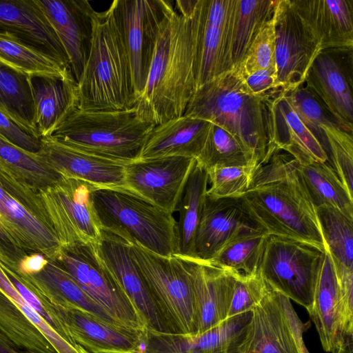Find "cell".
Segmentation results:
<instances>
[{"label": "cell", "mask_w": 353, "mask_h": 353, "mask_svg": "<svg viewBox=\"0 0 353 353\" xmlns=\"http://www.w3.org/2000/svg\"><path fill=\"white\" fill-rule=\"evenodd\" d=\"M113 2L130 61L136 101L146 85L160 23L168 1L114 0Z\"/></svg>", "instance_id": "15"}, {"label": "cell", "mask_w": 353, "mask_h": 353, "mask_svg": "<svg viewBox=\"0 0 353 353\" xmlns=\"http://www.w3.org/2000/svg\"><path fill=\"white\" fill-rule=\"evenodd\" d=\"M0 332L21 349L34 353H57L16 303L1 291Z\"/></svg>", "instance_id": "39"}, {"label": "cell", "mask_w": 353, "mask_h": 353, "mask_svg": "<svg viewBox=\"0 0 353 353\" xmlns=\"http://www.w3.org/2000/svg\"><path fill=\"white\" fill-rule=\"evenodd\" d=\"M92 200L102 229L163 256L176 254L173 214L126 191L95 188Z\"/></svg>", "instance_id": "6"}, {"label": "cell", "mask_w": 353, "mask_h": 353, "mask_svg": "<svg viewBox=\"0 0 353 353\" xmlns=\"http://www.w3.org/2000/svg\"><path fill=\"white\" fill-rule=\"evenodd\" d=\"M50 304L72 339L88 352H140L146 330L108 322L77 308Z\"/></svg>", "instance_id": "19"}, {"label": "cell", "mask_w": 353, "mask_h": 353, "mask_svg": "<svg viewBox=\"0 0 353 353\" xmlns=\"http://www.w3.org/2000/svg\"><path fill=\"white\" fill-rule=\"evenodd\" d=\"M236 4V0H199L194 66L196 89L234 67Z\"/></svg>", "instance_id": "14"}, {"label": "cell", "mask_w": 353, "mask_h": 353, "mask_svg": "<svg viewBox=\"0 0 353 353\" xmlns=\"http://www.w3.org/2000/svg\"><path fill=\"white\" fill-rule=\"evenodd\" d=\"M99 255L146 330L170 332L136 262L128 241L103 230L96 244Z\"/></svg>", "instance_id": "16"}, {"label": "cell", "mask_w": 353, "mask_h": 353, "mask_svg": "<svg viewBox=\"0 0 353 353\" xmlns=\"http://www.w3.org/2000/svg\"><path fill=\"white\" fill-rule=\"evenodd\" d=\"M208 184L207 171L195 159L178 203L177 251L175 256L191 258Z\"/></svg>", "instance_id": "33"}, {"label": "cell", "mask_w": 353, "mask_h": 353, "mask_svg": "<svg viewBox=\"0 0 353 353\" xmlns=\"http://www.w3.org/2000/svg\"><path fill=\"white\" fill-rule=\"evenodd\" d=\"M0 32L13 35L71 70L65 49L36 0H0Z\"/></svg>", "instance_id": "27"}, {"label": "cell", "mask_w": 353, "mask_h": 353, "mask_svg": "<svg viewBox=\"0 0 353 353\" xmlns=\"http://www.w3.org/2000/svg\"><path fill=\"white\" fill-rule=\"evenodd\" d=\"M177 257L181 260L192 280L196 334H201L227 319L234 292V274L208 262Z\"/></svg>", "instance_id": "23"}, {"label": "cell", "mask_w": 353, "mask_h": 353, "mask_svg": "<svg viewBox=\"0 0 353 353\" xmlns=\"http://www.w3.org/2000/svg\"><path fill=\"white\" fill-rule=\"evenodd\" d=\"M328 148V159L339 179L353 196V137L338 126L322 128Z\"/></svg>", "instance_id": "45"}, {"label": "cell", "mask_w": 353, "mask_h": 353, "mask_svg": "<svg viewBox=\"0 0 353 353\" xmlns=\"http://www.w3.org/2000/svg\"><path fill=\"white\" fill-rule=\"evenodd\" d=\"M212 123L185 115L154 125L140 159L166 157L196 159L206 141Z\"/></svg>", "instance_id": "30"}, {"label": "cell", "mask_w": 353, "mask_h": 353, "mask_svg": "<svg viewBox=\"0 0 353 353\" xmlns=\"http://www.w3.org/2000/svg\"><path fill=\"white\" fill-rule=\"evenodd\" d=\"M277 0H236L232 31L233 65L239 64L263 23L274 12Z\"/></svg>", "instance_id": "38"}, {"label": "cell", "mask_w": 353, "mask_h": 353, "mask_svg": "<svg viewBox=\"0 0 353 353\" xmlns=\"http://www.w3.org/2000/svg\"><path fill=\"white\" fill-rule=\"evenodd\" d=\"M0 224L28 253L56 261L61 246L39 191L0 171Z\"/></svg>", "instance_id": "8"}, {"label": "cell", "mask_w": 353, "mask_h": 353, "mask_svg": "<svg viewBox=\"0 0 353 353\" xmlns=\"http://www.w3.org/2000/svg\"><path fill=\"white\" fill-rule=\"evenodd\" d=\"M0 291L16 303L27 318L41 331L57 353H90L80 345L72 344L64 339L23 300L5 273L1 263Z\"/></svg>", "instance_id": "44"}, {"label": "cell", "mask_w": 353, "mask_h": 353, "mask_svg": "<svg viewBox=\"0 0 353 353\" xmlns=\"http://www.w3.org/2000/svg\"><path fill=\"white\" fill-rule=\"evenodd\" d=\"M304 84L335 117L353 128V48L322 50Z\"/></svg>", "instance_id": "18"}, {"label": "cell", "mask_w": 353, "mask_h": 353, "mask_svg": "<svg viewBox=\"0 0 353 353\" xmlns=\"http://www.w3.org/2000/svg\"><path fill=\"white\" fill-rule=\"evenodd\" d=\"M307 311L325 352H353V339L345 331L334 264L327 250L318 272L312 303Z\"/></svg>", "instance_id": "21"}, {"label": "cell", "mask_w": 353, "mask_h": 353, "mask_svg": "<svg viewBox=\"0 0 353 353\" xmlns=\"http://www.w3.org/2000/svg\"><path fill=\"white\" fill-rule=\"evenodd\" d=\"M0 135L28 152L39 153L41 149V139L28 132L1 111Z\"/></svg>", "instance_id": "49"}, {"label": "cell", "mask_w": 353, "mask_h": 353, "mask_svg": "<svg viewBox=\"0 0 353 353\" xmlns=\"http://www.w3.org/2000/svg\"><path fill=\"white\" fill-rule=\"evenodd\" d=\"M275 28L273 16L256 34L242 61L238 64L244 77L275 65Z\"/></svg>", "instance_id": "46"}, {"label": "cell", "mask_w": 353, "mask_h": 353, "mask_svg": "<svg viewBox=\"0 0 353 353\" xmlns=\"http://www.w3.org/2000/svg\"><path fill=\"white\" fill-rule=\"evenodd\" d=\"M68 55L78 83L87 63L95 10L86 0H36Z\"/></svg>", "instance_id": "20"}, {"label": "cell", "mask_w": 353, "mask_h": 353, "mask_svg": "<svg viewBox=\"0 0 353 353\" xmlns=\"http://www.w3.org/2000/svg\"><path fill=\"white\" fill-rule=\"evenodd\" d=\"M274 18L277 82L286 93L304 83L322 49L291 0H277Z\"/></svg>", "instance_id": "13"}, {"label": "cell", "mask_w": 353, "mask_h": 353, "mask_svg": "<svg viewBox=\"0 0 353 353\" xmlns=\"http://www.w3.org/2000/svg\"><path fill=\"white\" fill-rule=\"evenodd\" d=\"M250 312L236 353H303L307 348L303 333L310 323L301 321L288 296L268 285Z\"/></svg>", "instance_id": "10"}, {"label": "cell", "mask_w": 353, "mask_h": 353, "mask_svg": "<svg viewBox=\"0 0 353 353\" xmlns=\"http://www.w3.org/2000/svg\"><path fill=\"white\" fill-rule=\"evenodd\" d=\"M244 83L250 94L265 101L283 92L278 85L276 65L244 77Z\"/></svg>", "instance_id": "48"}, {"label": "cell", "mask_w": 353, "mask_h": 353, "mask_svg": "<svg viewBox=\"0 0 353 353\" xmlns=\"http://www.w3.org/2000/svg\"><path fill=\"white\" fill-rule=\"evenodd\" d=\"M295 159L274 153L254 172L252 187L241 196L250 219L268 234L326 250L316 208L298 181Z\"/></svg>", "instance_id": "2"}, {"label": "cell", "mask_w": 353, "mask_h": 353, "mask_svg": "<svg viewBox=\"0 0 353 353\" xmlns=\"http://www.w3.org/2000/svg\"><path fill=\"white\" fill-rule=\"evenodd\" d=\"M265 104L269 141L274 151H285L300 164L329 161L323 145L300 119L285 92H280Z\"/></svg>", "instance_id": "25"}, {"label": "cell", "mask_w": 353, "mask_h": 353, "mask_svg": "<svg viewBox=\"0 0 353 353\" xmlns=\"http://www.w3.org/2000/svg\"><path fill=\"white\" fill-rule=\"evenodd\" d=\"M0 61L29 77H73L58 61L8 33L0 32Z\"/></svg>", "instance_id": "37"}, {"label": "cell", "mask_w": 353, "mask_h": 353, "mask_svg": "<svg viewBox=\"0 0 353 353\" xmlns=\"http://www.w3.org/2000/svg\"><path fill=\"white\" fill-rule=\"evenodd\" d=\"M128 241L131 255L170 332L196 334L192 283L181 260L175 255H159L134 241Z\"/></svg>", "instance_id": "7"}, {"label": "cell", "mask_w": 353, "mask_h": 353, "mask_svg": "<svg viewBox=\"0 0 353 353\" xmlns=\"http://www.w3.org/2000/svg\"><path fill=\"white\" fill-rule=\"evenodd\" d=\"M34 122L39 138L51 136L79 107L78 85L73 77L30 76Z\"/></svg>", "instance_id": "28"}, {"label": "cell", "mask_w": 353, "mask_h": 353, "mask_svg": "<svg viewBox=\"0 0 353 353\" xmlns=\"http://www.w3.org/2000/svg\"><path fill=\"white\" fill-rule=\"evenodd\" d=\"M268 235L258 226L246 228L227 243L208 263L245 275L256 274L259 272Z\"/></svg>", "instance_id": "35"}, {"label": "cell", "mask_w": 353, "mask_h": 353, "mask_svg": "<svg viewBox=\"0 0 353 353\" xmlns=\"http://www.w3.org/2000/svg\"><path fill=\"white\" fill-rule=\"evenodd\" d=\"M303 353H310L307 350V348H305L303 351Z\"/></svg>", "instance_id": "53"}, {"label": "cell", "mask_w": 353, "mask_h": 353, "mask_svg": "<svg viewBox=\"0 0 353 353\" xmlns=\"http://www.w3.org/2000/svg\"><path fill=\"white\" fill-rule=\"evenodd\" d=\"M48 260L49 259L42 254L28 253L21 261L16 272L21 275L36 274L43 269Z\"/></svg>", "instance_id": "51"}, {"label": "cell", "mask_w": 353, "mask_h": 353, "mask_svg": "<svg viewBox=\"0 0 353 353\" xmlns=\"http://www.w3.org/2000/svg\"><path fill=\"white\" fill-rule=\"evenodd\" d=\"M28 254L0 224V262L17 272Z\"/></svg>", "instance_id": "50"}, {"label": "cell", "mask_w": 353, "mask_h": 353, "mask_svg": "<svg viewBox=\"0 0 353 353\" xmlns=\"http://www.w3.org/2000/svg\"><path fill=\"white\" fill-rule=\"evenodd\" d=\"M196 161L205 170L213 167L243 166L255 161L241 141L223 128L211 124L204 147Z\"/></svg>", "instance_id": "41"}, {"label": "cell", "mask_w": 353, "mask_h": 353, "mask_svg": "<svg viewBox=\"0 0 353 353\" xmlns=\"http://www.w3.org/2000/svg\"><path fill=\"white\" fill-rule=\"evenodd\" d=\"M0 171L36 191L52 186L63 178L39 152H28L1 135Z\"/></svg>", "instance_id": "34"}, {"label": "cell", "mask_w": 353, "mask_h": 353, "mask_svg": "<svg viewBox=\"0 0 353 353\" xmlns=\"http://www.w3.org/2000/svg\"><path fill=\"white\" fill-rule=\"evenodd\" d=\"M154 127L134 108L107 111L77 108L50 137L88 154L126 165L140 159Z\"/></svg>", "instance_id": "5"}, {"label": "cell", "mask_w": 353, "mask_h": 353, "mask_svg": "<svg viewBox=\"0 0 353 353\" xmlns=\"http://www.w3.org/2000/svg\"><path fill=\"white\" fill-rule=\"evenodd\" d=\"M82 110H121L133 108L136 97L128 55L114 3L95 12L91 48L77 83Z\"/></svg>", "instance_id": "4"}, {"label": "cell", "mask_w": 353, "mask_h": 353, "mask_svg": "<svg viewBox=\"0 0 353 353\" xmlns=\"http://www.w3.org/2000/svg\"><path fill=\"white\" fill-rule=\"evenodd\" d=\"M168 1L145 87L133 108L154 125L184 114L196 85L194 72L199 0Z\"/></svg>", "instance_id": "1"}, {"label": "cell", "mask_w": 353, "mask_h": 353, "mask_svg": "<svg viewBox=\"0 0 353 353\" xmlns=\"http://www.w3.org/2000/svg\"><path fill=\"white\" fill-rule=\"evenodd\" d=\"M322 50L353 48V0H291Z\"/></svg>", "instance_id": "29"}, {"label": "cell", "mask_w": 353, "mask_h": 353, "mask_svg": "<svg viewBox=\"0 0 353 353\" xmlns=\"http://www.w3.org/2000/svg\"><path fill=\"white\" fill-rule=\"evenodd\" d=\"M0 353H34L21 349L0 332Z\"/></svg>", "instance_id": "52"}, {"label": "cell", "mask_w": 353, "mask_h": 353, "mask_svg": "<svg viewBox=\"0 0 353 353\" xmlns=\"http://www.w3.org/2000/svg\"><path fill=\"white\" fill-rule=\"evenodd\" d=\"M56 261L118 323L145 330L99 255L96 244H79L61 248Z\"/></svg>", "instance_id": "12"}, {"label": "cell", "mask_w": 353, "mask_h": 353, "mask_svg": "<svg viewBox=\"0 0 353 353\" xmlns=\"http://www.w3.org/2000/svg\"><path fill=\"white\" fill-rule=\"evenodd\" d=\"M326 250L334 263L353 269V221L327 205L316 208Z\"/></svg>", "instance_id": "40"}, {"label": "cell", "mask_w": 353, "mask_h": 353, "mask_svg": "<svg viewBox=\"0 0 353 353\" xmlns=\"http://www.w3.org/2000/svg\"><path fill=\"white\" fill-rule=\"evenodd\" d=\"M234 292L227 319L251 312L268 289L260 272L250 275L238 272H234Z\"/></svg>", "instance_id": "47"}, {"label": "cell", "mask_w": 353, "mask_h": 353, "mask_svg": "<svg viewBox=\"0 0 353 353\" xmlns=\"http://www.w3.org/2000/svg\"><path fill=\"white\" fill-rule=\"evenodd\" d=\"M256 167L243 166L213 167L207 171L208 183L206 194L212 199L239 198L250 189Z\"/></svg>", "instance_id": "43"}, {"label": "cell", "mask_w": 353, "mask_h": 353, "mask_svg": "<svg viewBox=\"0 0 353 353\" xmlns=\"http://www.w3.org/2000/svg\"><path fill=\"white\" fill-rule=\"evenodd\" d=\"M254 226L258 225L248 214L241 197L212 199L206 194L190 259L208 262L232 239Z\"/></svg>", "instance_id": "24"}, {"label": "cell", "mask_w": 353, "mask_h": 353, "mask_svg": "<svg viewBox=\"0 0 353 353\" xmlns=\"http://www.w3.org/2000/svg\"><path fill=\"white\" fill-rule=\"evenodd\" d=\"M195 159L166 157L125 165V191L172 214L177 206Z\"/></svg>", "instance_id": "17"}, {"label": "cell", "mask_w": 353, "mask_h": 353, "mask_svg": "<svg viewBox=\"0 0 353 353\" xmlns=\"http://www.w3.org/2000/svg\"><path fill=\"white\" fill-rule=\"evenodd\" d=\"M250 316L228 318L199 334L145 330L139 353H236Z\"/></svg>", "instance_id": "22"}, {"label": "cell", "mask_w": 353, "mask_h": 353, "mask_svg": "<svg viewBox=\"0 0 353 353\" xmlns=\"http://www.w3.org/2000/svg\"><path fill=\"white\" fill-rule=\"evenodd\" d=\"M285 94L302 122L319 139L327 154L328 148L325 137L322 132L323 128L338 126L352 134L353 128L345 125L335 117L304 83Z\"/></svg>", "instance_id": "42"}, {"label": "cell", "mask_w": 353, "mask_h": 353, "mask_svg": "<svg viewBox=\"0 0 353 353\" xmlns=\"http://www.w3.org/2000/svg\"><path fill=\"white\" fill-rule=\"evenodd\" d=\"M0 111L28 132L39 138L34 122V105L29 76L1 61Z\"/></svg>", "instance_id": "36"}, {"label": "cell", "mask_w": 353, "mask_h": 353, "mask_svg": "<svg viewBox=\"0 0 353 353\" xmlns=\"http://www.w3.org/2000/svg\"><path fill=\"white\" fill-rule=\"evenodd\" d=\"M294 174L315 208L332 207L353 221V196L327 162L294 163Z\"/></svg>", "instance_id": "32"}, {"label": "cell", "mask_w": 353, "mask_h": 353, "mask_svg": "<svg viewBox=\"0 0 353 353\" xmlns=\"http://www.w3.org/2000/svg\"><path fill=\"white\" fill-rule=\"evenodd\" d=\"M183 115L227 130L252 156L256 168L276 152L270 146L265 101L248 90L239 65L196 88Z\"/></svg>", "instance_id": "3"}, {"label": "cell", "mask_w": 353, "mask_h": 353, "mask_svg": "<svg viewBox=\"0 0 353 353\" xmlns=\"http://www.w3.org/2000/svg\"><path fill=\"white\" fill-rule=\"evenodd\" d=\"M21 276L52 304L82 310L104 321L119 324L56 261L49 259L43 269L36 274Z\"/></svg>", "instance_id": "31"}, {"label": "cell", "mask_w": 353, "mask_h": 353, "mask_svg": "<svg viewBox=\"0 0 353 353\" xmlns=\"http://www.w3.org/2000/svg\"><path fill=\"white\" fill-rule=\"evenodd\" d=\"M325 252L312 244L269 234L259 272L271 288L307 310Z\"/></svg>", "instance_id": "9"}, {"label": "cell", "mask_w": 353, "mask_h": 353, "mask_svg": "<svg viewBox=\"0 0 353 353\" xmlns=\"http://www.w3.org/2000/svg\"><path fill=\"white\" fill-rule=\"evenodd\" d=\"M39 154L63 177L85 181L99 188L125 191V165L100 158L57 141L41 138Z\"/></svg>", "instance_id": "26"}, {"label": "cell", "mask_w": 353, "mask_h": 353, "mask_svg": "<svg viewBox=\"0 0 353 353\" xmlns=\"http://www.w3.org/2000/svg\"><path fill=\"white\" fill-rule=\"evenodd\" d=\"M95 188L81 180L63 177L55 185L39 190L61 248L100 241L103 229L92 200Z\"/></svg>", "instance_id": "11"}]
</instances>
